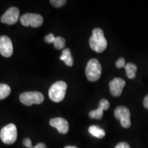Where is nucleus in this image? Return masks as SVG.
I'll use <instances>...</instances> for the list:
<instances>
[{"label":"nucleus","instance_id":"obj_1","mask_svg":"<svg viewBox=\"0 0 148 148\" xmlns=\"http://www.w3.org/2000/svg\"><path fill=\"white\" fill-rule=\"evenodd\" d=\"M107 40L103 30L100 28H95L92 32L89 39V45L93 51L97 53L102 52L107 47Z\"/></svg>","mask_w":148,"mask_h":148},{"label":"nucleus","instance_id":"obj_2","mask_svg":"<svg viewBox=\"0 0 148 148\" xmlns=\"http://www.w3.org/2000/svg\"><path fill=\"white\" fill-rule=\"evenodd\" d=\"M67 84L64 81H58L51 85L49 90V97L54 102H60L65 97Z\"/></svg>","mask_w":148,"mask_h":148},{"label":"nucleus","instance_id":"obj_3","mask_svg":"<svg viewBox=\"0 0 148 148\" xmlns=\"http://www.w3.org/2000/svg\"><path fill=\"white\" fill-rule=\"evenodd\" d=\"M86 75L90 82H95L101 77V66L98 60L92 58L88 61L86 67Z\"/></svg>","mask_w":148,"mask_h":148},{"label":"nucleus","instance_id":"obj_4","mask_svg":"<svg viewBox=\"0 0 148 148\" xmlns=\"http://www.w3.org/2000/svg\"><path fill=\"white\" fill-rule=\"evenodd\" d=\"M0 138L3 143L11 145L15 143L17 138V130L13 123H9L1 130Z\"/></svg>","mask_w":148,"mask_h":148},{"label":"nucleus","instance_id":"obj_5","mask_svg":"<svg viewBox=\"0 0 148 148\" xmlns=\"http://www.w3.org/2000/svg\"><path fill=\"white\" fill-rule=\"evenodd\" d=\"M20 101L25 106L34 104H40L44 101V96L38 91H29L21 93L19 96Z\"/></svg>","mask_w":148,"mask_h":148},{"label":"nucleus","instance_id":"obj_6","mask_svg":"<svg viewBox=\"0 0 148 148\" xmlns=\"http://www.w3.org/2000/svg\"><path fill=\"white\" fill-rule=\"evenodd\" d=\"M20 21L23 26L38 27L43 23V18L38 14L25 13L20 17Z\"/></svg>","mask_w":148,"mask_h":148},{"label":"nucleus","instance_id":"obj_7","mask_svg":"<svg viewBox=\"0 0 148 148\" xmlns=\"http://www.w3.org/2000/svg\"><path fill=\"white\" fill-rule=\"evenodd\" d=\"M114 115L116 119L119 120L122 127L128 128L131 125L130 112L125 106H118L114 110Z\"/></svg>","mask_w":148,"mask_h":148},{"label":"nucleus","instance_id":"obj_8","mask_svg":"<svg viewBox=\"0 0 148 148\" xmlns=\"http://www.w3.org/2000/svg\"><path fill=\"white\" fill-rule=\"evenodd\" d=\"M19 18V10L16 7H11L6 10V12L1 16V23L13 25L16 23Z\"/></svg>","mask_w":148,"mask_h":148},{"label":"nucleus","instance_id":"obj_9","mask_svg":"<svg viewBox=\"0 0 148 148\" xmlns=\"http://www.w3.org/2000/svg\"><path fill=\"white\" fill-rule=\"evenodd\" d=\"M13 53V45L12 40L8 36H0V53L5 58H9Z\"/></svg>","mask_w":148,"mask_h":148},{"label":"nucleus","instance_id":"obj_10","mask_svg":"<svg viewBox=\"0 0 148 148\" xmlns=\"http://www.w3.org/2000/svg\"><path fill=\"white\" fill-rule=\"evenodd\" d=\"M125 82L124 79L120 77H115L109 83L110 92L114 97H119L121 95L122 90L124 88Z\"/></svg>","mask_w":148,"mask_h":148},{"label":"nucleus","instance_id":"obj_11","mask_svg":"<svg viewBox=\"0 0 148 148\" xmlns=\"http://www.w3.org/2000/svg\"><path fill=\"white\" fill-rule=\"evenodd\" d=\"M49 124L57 129L60 134H66L69 131V123L66 119L61 117L51 119L49 121Z\"/></svg>","mask_w":148,"mask_h":148},{"label":"nucleus","instance_id":"obj_12","mask_svg":"<svg viewBox=\"0 0 148 148\" xmlns=\"http://www.w3.org/2000/svg\"><path fill=\"white\" fill-rule=\"evenodd\" d=\"M109 107H110V103L106 99H101L99 103L98 108L96 110L90 111L89 114H88L89 117L91 119H100L103 116V111L108 110Z\"/></svg>","mask_w":148,"mask_h":148},{"label":"nucleus","instance_id":"obj_13","mask_svg":"<svg viewBox=\"0 0 148 148\" xmlns=\"http://www.w3.org/2000/svg\"><path fill=\"white\" fill-rule=\"evenodd\" d=\"M60 60H62L65 63L66 65L71 66L73 64V57L71 56V51L68 48L64 49L63 51H62V55L60 57Z\"/></svg>","mask_w":148,"mask_h":148},{"label":"nucleus","instance_id":"obj_14","mask_svg":"<svg viewBox=\"0 0 148 148\" xmlns=\"http://www.w3.org/2000/svg\"><path fill=\"white\" fill-rule=\"evenodd\" d=\"M88 132L91 135L98 138H102L105 136V131L97 125H91L88 127Z\"/></svg>","mask_w":148,"mask_h":148},{"label":"nucleus","instance_id":"obj_15","mask_svg":"<svg viewBox=\"0 0 148 148\" xmlns=\"http://www.w3.org/2000/svg\"><path fill=\"white\" fill-rule=\"evenodd\" d=\"M126 75L129 79H134L136 76V72L137 71V66L132 62L127 63L125 66Z\"/></svg>","mask_w":148,"mask_h":148},{"label":"nucleus","instance_id":"obj_16","mask_svg":"<svg viewBox=\"0 0 148 148\" xmlns=\"http://www.w3.org/2000/svg\"><path fill=\"white\" fill-rule=\"evenodd\" d=\"M11 88L8 84H0V99H3L10 95Z\"/></svg>","mask_w":148,"mask_h":148},{"label":"nucleus","instance_id":"obj_17","mask_svg":"<svg viewBox=\"0 0 148 148\" xmlns=\"http://www.w3.org/2000/svg\"><path fill=\"white\" fill-rule=\"evenodd\" d=\"M53 45L56 49H62L64 48L65 45V39L61 36L56 37L54 42H53Z\"/></svg>","mask_w":148,"mask_h":148},{"label":"nucleus","instance_id":"obj_18","mask_svg":"<svg viewBox=\"0 0 148 148\" xmlns=\"http://www.w3.org/2000/svg\"><path fill=\"white\" fill-rule=\"evenodd\" d=\"M66 2V0H51L50 3L55 8H60Z\"/></svg>","mask_w":148,"mask_h":148},{"label":"nucleus","instance_id":"obj_19","mask_svg":"<svg viewBox=\"0 0 148 148\" xmlns=\"http://www.w3.org/2000/svg\"><path fill=\"white\" fill-rule=\"evenodd\" d=\"M115 66L116 68H118V69H120V68H122V67H125V59L123 58H119L117 60H116V63H115Z\"/></svg>","mask_w":148,"mask_h":148},{"label":"nucleus","instance_id":"obj_20","mask_svg":"<svg viewBox=\"0 0 148 148\" xmlns=\"http://www.w3.org/2000/svg\"><path fill=\"white\" fill-rule=\"evenodd\" d=\"M56 37L53 34H49L45 36V41L47 43H53L54 42Z\"/></svg>","mask_w":148,"mask_h":148},{"label":"nucleus","instance_id":"obj_21","mask_svg":"<svg viewBox=\"0 0 148 148\" xmlns=\"http://www.w3.org/2000/svg\"><path fill=\"white\" fill-rule=\"evenodd\" d=\"M23 145L27 148H32V141H31V140L29 139V138H25V139L23 140Z\"/></svg>","mask_w":148,"mask_h":148},{"label":"nucleus","instance_id":"obj_22","mask_svg":"<svg viewBox=\"0 0 148 148\" xmlns=\"http://www.w3.org/2000/svg\"><path fill=\"white\" fill-rule=\"evenodd\" d=\"M114 148H130L128 143H125V142H121V143H118L115 146Z\"/></svg>","mask_w":148,"mask_h":148},{"label":"nucleus","instance_id":"obj_23","mask_svg":"<svg viewBox=\"0 0 148 148\" xmlns=\"http://www.w3.org/2000/svg\"><path fill=\"white\" fill-rule=\"evenodd\" d=\"M143 106L145 108L148 109V95H147L143 99Z\"/></svg>","mask_w":148,"mask_h":148},{"label":"nucleus","instance_id":"obj_24","mask_svg":"<svg viewBox=\"0 0 148 148\" xmlns=\"http://www.w3.org/2000/svg\"><path fill=\"white\" fill-rule=\"evenodd\" d=\"M32 148H47V147H46V145L45 143H39L37 144V145H35L34 147H32Z\"/></svg>","mask_w":148,"mask_h":148},{"label":"nucleus","instance_id":"obj_25","mask_svg":"<svg viewBox=\"0 0 148 148\" xmlns=\"http://www.w3.org/2000/svg\"><path fill=\"white\" fill-rule=\"evenodd\" d=\"M64 148H77V147H75V146H69V145H68V146H66Z\"/></svg>","mask_w":148,"mask_h":148}]
</instances>
